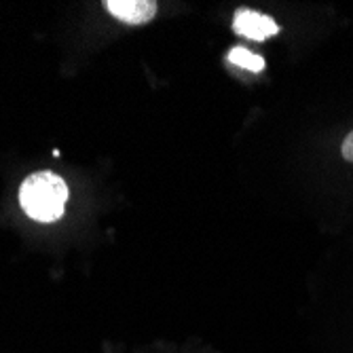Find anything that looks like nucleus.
Listing matches in <instances>:
<instances>
[{
	"mask_svg": "<svg viewBox=\"0 0 353 353\" xmlns=\"http://www.w3.org/2000/svg\"><path fill=\"white\" fill-rule=\"evenodd\" d=\"M68 186L53 172H37L19 186V205L37 222H55L63 216Z\"/></svg>",
	"mask_w": 353,
	"mask_h": 353,
	"instance_id": "nucleus-1",
	"label": "nucleus"
},
{
	"mask_svg": "<svg viewBox=\"0 0 353 353\" xmlns=\"http://www.w3.org/2000/svg\"><path fill=\"white\" fill-rule=\"evenodd\" d=\"M233 30H235V34H239L248 41L263 43V41L279 34V23L273 17L263 15L259 11L239 9L233 17Z\"/></svg>",
	"mask_w": 353,
	"mask_h": 353,
	"instance_id": "nucleus-2",
	"label": "nucleus"
},
{
	"mask_svg": "<svg viewBox=\"0 0 353 353\" xmlns=\"http://www.w3.org/2000/svg\"><path fill=\"white\" fill-rule=\"evenodd\" d=\"M104 7L112 17L130 26L148 23L157 15L154 0H106Z\"/></svg>",
	"mask_w": 353,
	"mask_h": 353,
	"instance_id": "nucleus-3",
	"label": "nucleus"
},
{
	"mask_svg": "<svg viewBox=\"0 0 353 353\" xmlns=\"http://www.w3.org/2000/svg\"><path fill=\"white\" fill-rule=\"evenodd\" d=\"M229 61L235 63V66H239V68H243V70H250V72H263L265 70V59L261 55L252 53L245 47L231 49L229 51Z\"/></svg>",
	"mask_w": 353,
	"mask_h": 353,
	"instance_id": "nucleus-4",
	"label": "nucleus"
},
{
	"mask_svg": "<svg viewBox=\"0 0 353 353\" xmlns=\"http://www.w3.org/2000/svg\"><path fill=\"white\" fill-rule=\"evenodd\" d=\"M341 154L345 161L353 163V132H349L343 140V146H341Z\"/></svg>",
	"mask_w": 353,
	"mask_h": 353,
	"instance_id": "nucleus-5",
	"label": "nucleus"
}]
</instances>
